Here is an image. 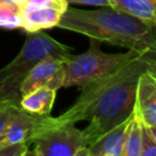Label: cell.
<instances>
[{"instance_id":"6da1fadb","label":"cell","mask_w":156,"mask_h":156,"mask_svg":"<svg viewBox=\"0 0 156 156\" xmlns=\"http://www.w3.org/2000/svg\"><path fill=\"white\" fill-rule=\"evenodd\" d=\"M155 54L156 51L142 52L113 73L80 87L81 93L77 101L56 119L74 124L88 120L90 123L83 129L88 147L130 115L138 78L145 69L156 66Z\"/></svg>"},{"instance_id":"7a4b0ae2","label":"cell","mask_w":156,"mask_h":156,"mask_svg":"<svg viewBox=\"0 0 156 156\" xmlns=\"http://www.w3.org/2000/svg\"><path fill=\"white\" fill-rule=\"evenodd\" d=\"M57 27L127 50L156 51L155 28L111 8L80 10L67 7Z\"/></svg>"},{"instance_id":"3957f363","label":"cell","mask_w":156,"mask_h":156,"mask_svg":"<svg viewBox=\"0 0 156 156\" xmlns=\"http://www.w3.org/2000/svg\"><path fill=\"white\" fill-rule=\"evenodd\" d=\"M73 48L60 43L43 30L27 33V37L17 56L0 69V102L20 103V85L33 66L47 57L66 60Z\"/></svg>"},{"instance_id":"277c9868","label":"cell","mask_w":156,"mask_h":156,"mask_svg":"<svg viewBox=\"0 0 156 156\" xmlns=\"http://www.w3.org/2000/svg\"><path fill=\"white\" fill-rule=\"evenodd\" d=\"M35 156H86L87 144L83 129L74 123L61 122L56 117L34 115L30 136L27 139Z\"/></svg>"},{"instance_id":"5b68a950","label":"cell","mask_w":156,"mask_h":156,"mask_svg":"<svg viewBox=\"0 0 156 156\" xmlns=\"http://www.w3.org/2000/svg\"><path fill=\"white\" fill-rule=\"evenodd\" d=\"M89 49L80 55L72 54L64 61L65 75L62 88L78 86L80 88L98 78L113 73L140 56L142 52L128 49L126 52L107 54L101 49L102 42L95 39H89Z\"/></svg>"},{"instance_id":"8992f818","label":"cell","mask_w":156,"mask_h":156,"mask_svg":"<svg viewBox=\"0 0 156 156\" xmlns=\"http://www.w3.org/2000/svg\"><path fill=\"white\" fill-rule=\"evenodd\" d=\"M63 59L47 57L31 69L20 85V98L39 88L47 87L58 91L63 86L65 67Z\"/></svg>"},{"instance_id":"52a82bcc","label":"cell","mask_w":156,"mask_h":156,"mask_svg":"<svg viewBox=\"0 0 156 156\" xmlns=\"http://www.w3.org/2000/svg\"><path fill=\"white\" fill-rule=\"evenodd\" d=\"M134 110L142 123L156 129V66L149 67L139 76Z\"/></svg>"},{"instance_id":"ba28073f","label":"cell","mask_w":156,"mask_h":156,"mask_svg":"<svg viewBox=\"0 0 156 156\" xmlns=\"http://www.w3.org/2000/svg\"><path fill=\"white\" fill-rule=\"evenodd\" d=\"M20 28L27 33L37 32L57 27L63 13L50 8H31L22 5L20 8Z\"/></svg>"},{"instance_id":"9c48e42d","label":"cell","mask_w":156,"mask_h":156,"mask_svg":"<svg viewBox=\"0 0 156 156\" xmlns=\"http://www.w3.org/2000/svg\"><path fill=\"white\" fill-rule=\"evenodd\" d=\"M128 118L94 140L86 150V156H123L124 134Z\"/></svg>"},{"instance_id":"30bf717a","label":"cell","mask_w":156,"mask_h":156,"mask_svg":"<svg viewBox=\"0 0 156 156\" xmlns=\"http://www.w3.org/2000/svg\"><path fill=\"white\" fill-rule=\"evenodd\" d=\"M34 115H30L20 106L15 110L11 120L0 134V149L12 143L25 141L30 136Z\"/></svg>"},{"instance_id":"8fae6325","label":"cell","mask_w":156,"mask_h":156,"mask_svg":"<svg viewBox=\"0 0 156 156\" xmlns=\"http://www.w3.org/2000/svg\"><path fill=\"white\" fill-rule=\"evenodd\" d=\"M110 8L156 27V0H109Z\"/></svg>"},{"instance_id":"7c38bea8","label":"cell","mask_w":156,"mask_h":156,"mask_svg":"<svg viewBox=\"0 0 156 156\" xmlns=\"http://www.w3.org/2000/svg\"><path fill=\"white\" fill-rule=\"evenodd\" d=\"M56 95L57 90L47 87L39 88L22 96L20 100V106L30 115L39 117L49 115L54 108Z\"/></svg>"},{"instance_id":"4fadbf2b","label":"cell","mask_w":156,"mask_h":156,"mask_svg":"<svg viewBox=\"0 0 156 156\" xmlns=\"http://www.w3.org/2000/svg\"><path fill=\"white\" fill-rule=\"evenodd\" d=\"M141 124L139 117L133 108L124 134L123 156H141Z\"/></svg>"},{"instance_id":"5bb4252c","label":"cell","mask_w":156,"mask_h":156,"mask_svg":"<svg viewBox=\"0 0 156 156\" xmlns=\"http://www.w3.org/2000/svg\"><path fill=\"white\" fill-rule=\"evenodd\" d=\"M20 7L9 2H0V28L15 30L20 28Z\"/></svg>"},{"instance_id":"9a60e30c","label":"cell","mask_w":156,"mask_h":156,"mask_svg":"<svg viewBox=\"0 0 156 156\" xmlns=\"http://www.w3.org/2000/svg\"><path fill=\"white\" fill-rule=\"evenodd\" d=\"M140 124H141V143H142L141 156H155L156 155V129L145 125L144 123L141 122V120H140Z\"/></svg>"},{"instance_id":"2e32d148","label":"cell","mask_w":156,"mask_h":156,"mask_svg":"<svg viewBox=\"0 0 156 156\" xmlns=\"http://www.w3.org/2000/svg\"><path fill=\"white\" fill-rule=\"evenodd\" d=\"M18 107H20V103L12 102V101L0 102V134L3 132Z\"/></svg>"},{"instance_id":"e0dca14e","label":"cell","mask_w":156,"mask_h":156,"mask_svg":"<svg viewBox=\"0 0 156 156\" xmlns=\"http://www.w3.org/2000/svg\"><path fill=\"white\" fill-rule=\"evenodd\" d=\"M24 5L31 8H50L64 13L69 7V3L66 0H27Z\"/></svg>"},{"instance_id":"ac0fdd59","label":"cell","mask_w":156,"mask_h":156,"mask_svg":"<svg viewBox=\"0 0 156 156\" xmlns=\"http://www.w3.org/2000/svg\"><path fill=\"white\" fill-rule=\"evenodd\" d=\"M29 147L30 145L27 140L12 143L0 149V156H26L28 155Z\"/></svg>"},{"instance_id":"d6986e66","label":"cell","mask_w":156,"mask_h":156,"mask_svg":"<svg viewBox=\"0 0 156 156\" xmlns=\"http://www.w3.org/2000/svg\"><path fill=\"white\" fill-rule=\"evenodd\" d=\"M67 3H75V5H94V7H105L110 8L109 0H66Z\"/></svg>"},{"instance_id":"ffe728a7","label":"cell","mask_w":156,"mask_h":156,"mask_svg":"<svg viewBox=\"0 0 156 156\" xmlns=\"http://www.w3.org/2000/svg\"><path fill=\"white\" fill-rule=\"evenodd\" d=\"M0 2H9V3H13V5H17V7H22L25 3L27 2V0H0Z\"/></svg>"}]
</instances>
